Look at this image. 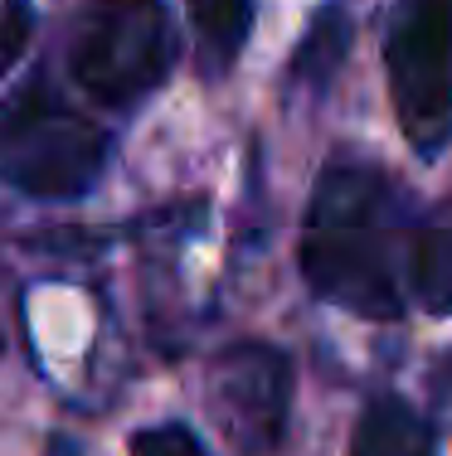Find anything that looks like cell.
Wrapping results in <instances>:
<instances>
[{"label": "cell", "instance_id": "cell-2", "mask_svg": "<svg viewBox=\"0 0 452 456\" xmlns=\"http://www.w3.org/2000/svg\"><path fill=\"white\" fill-rule=\"evenodd\" d=\"M107 136L49 83H29L0 112V175L35 200H73L98 180Z\"/></svg>", "mask_w": 452, "mask_h": 456}, {"label": "cell", "instance_id": "cell-4", "mask_svg": "<svg viewBox=\"0 0 452 456\" xmlns=\"http://www.w3.org/2000/svg\"><path fill=\"white\" fill-rule=\"evenodd\" d=\"M384 63L404 136L433 156L452 136V0H399Z\"/></svg>", "mask_w": 452, "mask_h": 456}, {"label": "cell", "instance_id": "cell-5", "mask_svg": "<svg viewBox=\"0 0 452 456\" xmlns=\"http://www.w3.org/2000/svg\"><path fill=\"white\" fill-rule=\"evenodd\" d=\"M210 412L219 422L224 442L239 456H267L277 452L287 428V398H292V369L273 345H229L214 354L210 384H204Z\"/></svg>", "mask_w": 452, "mask_h": 456}, {"label": "cell", "instance_id": "cell-3", "mask_svg": "<svg viewBox=\"0 0 452 456\" xmlns=\"http://www.w3.org/2000/svg\"><path fill=\"white\" fill-rule=\"evenodd\" d=\"M176 35L160 0H93L69 49L73 83L103 107H132L160 88Z\"/></svg>", "mask_w": 452, "mask_h": 456}, {"label": "cell", "instance_id": "cell-7", "mask_svg": "<svg viewBox=\"0 0 452 456\" xmlns=\"http://www.w3.org/2000/svg\"><path fill=\"white\" fill-rule=\"evenodd\" d=\"M350 456H433V428L404 398H374L355 422Z\"/></svg>", "mask_w": 452, "mask_h": 456}, {"label": "cell", "instance_id": "cell-10", "mask_svg": "<svg viewBox=\"0 0 452 456\" xmlns=\"http://www.w3.org/2000/svg\"><path fill=\"white\" fill-rule=\"evenodd\" d=\"M29 29H35V5L29 0H5V10H0V73H10V63L25 53Z\"/></svg>", "mask_w": 452, "mask_h": 456}, {"label": "cell", "instance_id": "cell-8", "mask_svg": "<svg viewBox=\"0 0 452 456\" xmlns=\"http://www.w3.org/2000/svg\"><path fill=\"white\" fill-rule=\"evenodd\" d=\"M185 10H190V25L200 35L204 59L214 69H224L243 49V39L253 29V0H185Z\"/></svg>", "mask_w": 452, "mask_h": 456}, {"label": "cell", "instance_id": "cell-12", "mask_svg": "<svg viewBox=\"0 0 452 456\" xmlns=\"http://www.w3.org/2000/svg\"><path fill=\"white\" fill-rule=\"evenodd\" d=\"M45 456H83V452H78V442H73V437H53Z\"/></svg>", "mask_w": 452, "mask_h": 456}, {"label": "cell", "instance_id": "cell-9", "mask_svg": "<svg viewBox=\"0 0 452 456\" xmlns=\"http://www.w3.org/2000/svg\"><path fill=\"white\" fill-rule=\"evenodd\" d=\"M346 49H350V10L346 5H326L316 20H311V29L301 35V45L292 53V78L297 83H326L331 73L341 69Z\"/></svg>", "mask_w": 452, "mask_h": 456}, {"label": "cell", "instance_id": "cell-1", "mask_svg": "<svg viewBox=\"0 0 452 456\" xmlns=\"http://www.w3.org/2000/svg\"><path fill=\"white\" fill-rule=\"evenodd\" d=\"M394 228H399V200L380 170L331 166L316 180L301 233L307 281L355 316L394 321L399 316Z\"/></svg>", "mask_w": 452, "mask_h": 456}, {"label": "cell", "instance_id": "cell-11", "mask_svg": "<svg viewBox=\"0 0 452 456\" xmlns=\"http://www.w3.org/2000/svg\"><path fill=\"white\" fill-rule=\"evenodd\" d=\"M132 456H204V447L185 428L166 422V428H142L132 437Z\"/></svg>", "mask_w": 452, "mask_h": 456}, {"label": "cell", "instance_id": "cell-6", "mask_svg": "<svg viewBox=\"0 0 452 456\" xmlns=\"http://www.w3.org/2000/svg\"><path fill=\"white\" fill-rule=\"evenodd\" d=\"M408 287L433 316L452 311V200H443L408 243Z\"/></svg>", "mask_w": 452, "mask_h": 456}]
</instances>
